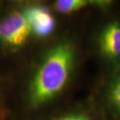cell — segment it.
Here are the masks:
<instances>
[{
  "instance_id": "obj_1",
  "label": "cell",
  "mask_w": 120,
  "mask_h": 120,
  "mask_svg": "<svg viewBox=\"0 0 120 120\" xmlns=\"http://www.w3.org/2000/svg\"><path fill=\"white\" fill-rule=\"evenodd\" d=\"M73 60V49L66 43L56 45L47 54L31 83V104L42 105L63 89L71 73Z\"/></svg>"
},
{
  "instance_id": "obj_2",
  "label": "cell",
  "mask_w": 120,
  "mask_h": 120,
  "mask_svg": "<svg viewBox=\"0 0 120 120\" xmlns=\"http://www.w3.org/2000/svg\"><path fill=\"white\" fill-rule=\"evenodd\" d=\"M30 31L24 13L13 12L0 22V41L9 47H20L27 41Z\"/></svg>"
},
{
  "instance_id": "obj_3",
  "label": "cell",
  "mask_w": 120,
  "mask_h": 120,
  "mask_svg": "<svg viewBox=\"0 0 120 120\" xmlns=\"http://www.w3.org/2000/svg\"><path fill=\"white\" fill-rule=\"evenodd\" d=\"M23 13L30 26V30L38 37H46L55 29V19L49 9L45 7H30Z\"/></svg>"
},
{
  "instance_id": "obj_4",
  "label": "cell",
  "mask_w": 120,
  "mask_h": 120,
  "mask_svg": "<svg viewBox=\"0 0 120 120\" xmlns=\"http://www.w3.org/2000/svg\"><path fill=\"white\" fill-rule=\"evenodd\" d=\"M100 48L109 58L120 56V23H112L103 30L100 37Z\"/></svg>"
},
{
  "instance_id": "obj_5",
  "label": "cell",
  "mask_w": 120,
  "mask_h": 120,
  "mask_svg": "<svg viewBox=\"0 0 120 120\" xmlns=\"http://www.w3.org/2000/svg\"><path fill=\"white\" fill-rule=\"evenodd\" d=\"M88 4L85 0H59L55 3V8L62 13H71L85 7Z\"/></svg>"
},
{
  "instance_id": "obj_6",
  "label": "cell",
  "mask_w": 120,
  "mask_h": 120,
  "mask_svg": "<svg viewBox=\"0 0 120 120\" xmlns=\"http://www.w3.org/2000/svg\"><path fill=\"white\" fill-rule=\"evenodd\" d=\"M110 98L114 105L120 112V76L115 80L110 90Z\"/></svg>"
},
{
  "instance_id": "obj_7",
  "label": "cell",
  "mask_w": 120,
  "mask_h": 120,
  "mask_svg": "<svg viewBox=\"0 0 120 120\" xmlns=\"http://www.w3.org/2000/svg\"><path fill=\"white\" fill-rule=\"evenodd\" d=\"M57 120H88V119L81 115H72V116L62 117Z\"/></svg>"
}]
</instances>
